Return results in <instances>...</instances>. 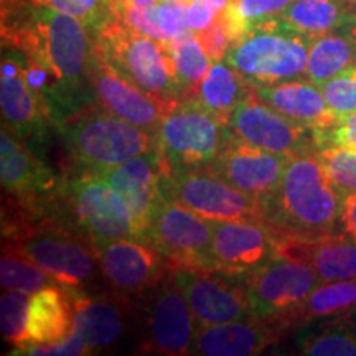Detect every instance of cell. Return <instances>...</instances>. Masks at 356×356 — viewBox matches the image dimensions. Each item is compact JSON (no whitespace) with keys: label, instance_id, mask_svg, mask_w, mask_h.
<instances>
[{"label":"cell","instance_id":"cell-1","mask_svg":"<svg viewBox=\"0 0 356 356\" xmlns=\"http://www.w3.org/2000/svg\"><path fill=\"white\" fill-rule=\"evenodd\" d=\"M2 44L48 66L68 91L88 104L92 33L68 13L32 0H2Z\"/></svg>","mask_w":356,"mask_h":356},{"label":"cell","instance_id":"cell-2","mask_svg":"<svg viewBox=\"0 0 356 356\" xmlns=\"http://www.w3.org/2000/svg\"><path fill=\"white\" fill-rule=\"evenodd\" d=\"M343 198L315 152L296 155L289 159L277 191L262 203L264 221L277 234L337 233Z\"/></svg>","mask_w":356,"mask_h":356},{"label":"cell","instance_id":"cell-3","mask_svg":"<svg viewBox=\"0 0 356 356\" xmlns=\"http://www.w3.org/2000/svg\"><path fill=\"white\" fill-rule=\"evenodd\" d=\"M3 249L24 256L63 287L86 289L101 275L97 248L78 231L70 229L55 218L3 233Z\"/></svg>","mask_w":356,"mask_h":356},{"label":"cell","instance_id":"cell-4","mask_svg":"<svg viewBox=\"0 0 356 356\" xmlns=\"http://www.w3.org/2000/svg\"><path fill=\"white\" fill-rule=\"evenodd\" d=\"M55 208L63 211L56 221L81 233L97 249L119 239H140L124 198L92 172L65 178Z\"/></svg>","mask_w":356,"mask_h":356},{"label":"cell","instance_id":"cell-5","mask_svg":"<svg viewBox=\"0 0 356 356\" xmlns=\"http://www.w3.org/2000/svg\"><path fill=\"white\" fill-rule=\"evenodd\" d=\"M312 40L277 15L252 25L231 44L225 61L251 84H273L305 74Z\"/></svg>","mask_w":356,"mask_h":356},{"label":"cell","instance_id":"cell-6","mask_svg":"<svg viewBox=\"0 0 356 356\" xmlns=\"http://www.w3.org/2000/svg\"><path fill=\"white\" fill-rule=\"evenodd\" d=\"M61 137L81 170L99 172L121 165L157 149V134L134 126L118 115L84 109L61 124Z\"/></svg>","mask_w":356,"mask_h":356},{"label":"cell","instance_id":"cell-7","mask_svg":"<svg viewBox=\"0 0 356 356\" xmlns=\"http://www.w3.org/2000/svg\"><path fill=\"white\" fill-rule=\"evenodd\" d=\"M92 40L106 60L147 95L162 101L184 99L167 43L136 32L119 19Z\"/></svg>","mask_w":356,"mask_h":356},{"label":"cell","instance_id":"cell-8","mask_svg":"<svg viewBox=\"0 0 356 356\" xmlns=\"http://www.w3.org/2000/svg\"><path fill=\"white\" fill-rule=\"evenodd\" d=\"M228 140L226 124L195 99L173 102L157 129V147L167 170L208 167Z\"/></svg>","mask_w":356,"mask_h":356},{"label":"cell","instance_id":"cell-9","mask_svg":"<svg viewBox=\"0 0 356 356\" xmlns=\"http://www.w3.org/2000/svg\"><path fill=\"white\" fill-rule=\"evenodd\" d=\"M318 284L312 267L279 254L269 264L248 275L251 317L273 325L280 332L286 330L296 325L297 314Z\"/></svg>","mask_w":356,"mask_h":356},{"label":"cell","instance_id":"cell-10","mask_svg":"<svg viewBox=\"0 0 356 356\" xmlns=\"http://www.w3.org/2000/svg\"><path fill=\"white\" fill-rule=\"evenodd\" d=\"M162 195L213 222L264 221L262 203L234 188L210 168L167 170Z\"/></svg>","mask_w":356,"mask_h":356},{"label":"cell","instance_id":"cell-11","mask_svg":"<svg viewBox=\"0 0 356 356\" xmlns=\"http://www.w3.org/2000/svg\"><path fill=\"white\" fill-rule=\"evenodd\" d=\"M0 180L3 191L24 213L25 225L50 218L61 181L29 144L3 126L0 131Z\"/></svg>","mask_w":356,"mask_h":356},{"label":"cell","instance_id":"cell-12","mask_svg":"<svg viewBox=\"0 0 356 356\" xmlns=\"http://www.w3.org/2000/svg\"><path fill=\"white\" fill-rule=\"evenodd\" d=\"M140 296L142 348L155 355H191L200 327L172 273Z\"/></svg>","mask_w":356,"mask_h":356},{"label":"cell","instance_id":"cell-13","mask_svg":"<svg viewBox=\"0 0 356 356\" xmlns=\"http://www.w3.org/2000/svg\"><path fill=\"white\" fill-rule=\"evenodd\" d=\"M211 234L213 221L162 195L147 225L144 241L165 257L172 270L208 267Z\"/></svg>","mask_w":356,"mask_h":356},{"label":"cell","instance_id":"cell-14","mask_svg":"<svg viewBox=\"0 0 356 356\" xmlns=\"http://www.w3.org/2000/svg\"><path fill=\"white\" fill-rule=\"evenodd\" d=\"M172 277L184 292L200 328L252 318L248 277L211 267H177Z\"/></svg>","mask_w":356,"mask_h":356},{"label":"cell","instance_id":"cell-15","mask_svg":"<svg viewBox=\"0 0 356 356\" xmlns=\"http://www.w3.org/2000/svg\"><path fill=\"white\" fill-rule=\"evenodd\" d=\"M226 127L234 139L267 152L286 157L317 152V142L312 129L287 119L257 99L252 91L236 106Z\"/></svg>","mask_w":356,"mask_h":356},{"label":"cell","instance_id":"cell-16","mask_svg":"<svg viewBox=\"0 0 356 356\" xmlns=\"http://www.w3.org/2000/svg\"><path fill=\"white\" fill-rule=\"evenodd\" d=\"M88 81L102 109L154 134H157L160 121L175 102L157 99L129 81L106 60L95 40L88 66Z\"/></svg>","mask_w":356,"mask_h":356},{"label":"cell","instance_id":"cell-17","mask_svg":"<svg viewBox=\"0 0 356 356\" xmlns=\"http://www.w3.org/2000/svg\"><path fill=\"white\" fill-rule=\"evenodd\" d=\"M277 256V234L266 222H213L210 259H208V267L211 269L248 277Z\"/></svg>","mask_w":356,"mask_h":356},{"label":"cell","instance_id":"cell-18","mask_svg":"<svg viewBox=\"0 0 356 356\" xmlns=\"http://www.w3.org/2000/svg\"><path fill=\"white\" fill-rule=\"evenodd\" d=\"M97 257L101 279L115 296H140L172 273L168 261L152 244L136 238L101 246Z\"/></svg>","mask_w":356,"mask_h":356},{"label":"cell","instance_id":"cell-19","mask_svg":"<svg viewBox=\"0 0 356 356\" xmlns=\"http://www.w3.org/2000/svg\"><path fill=\"white\" fill-rule=\"evenodd\" d=\"M289 159L249 145L229 134V140L208 168L234 188L264 203L277 191Z\"/></svg>","mask_w":356,"mask_h":356},{"label":"cell","instance_id":"cell-20","mask_svg":"<svg viewBox=\"0 0 356 356\" xmlns=\"http://www.w3.org/2000/svg\"><path fill=\"white\" fill-rule=\"evenodd\" d=\"M92 173L101 177L124 198L137 234L144 241L150 216L162 198V178L167 173V163L159 147L137 155L121 165Z\"/></svg>","mask_w":356,"mask_h":356},{"label":"cell","instance_id":"cell-21","mask_svg":"<svg viewBox=\"0 0 356 356\" xmlns=\"http://www.w3.org/2000/svg\"><path fill=\"white\" fill-rule=\"evenodd\" d=\"M0 108L2 126L30 145V140L42 142L50 122L42 101L29 86L24 76V65L19 50L2 44V74H0Z\"/></svg>","mask_w":356,"mask_h":356},{"label":"cell","instance_id":"cell-22","mask_svg":"<svg viewBox=\"0 0 356 356\" xmlns=\"http://www.w3.org/2000/svg\"><path fill=\"white\" fill-rule=\"evenodd\" d=\"M277 241L279 254L312 267L320 284L356 279V243L343 233L277 234Z\"/></svg>","mask_w":356,"mask_h":356},{"label":"cell","instance_id":"cell-23","mask_svg":"<svg viewBox=\"0 0 356 356\" xmlns=\"http://www.w3.org/2000/svg\"><path fill=\"white\" fill-rule=\"evenodd\" d=\"M74 309L73 330L83 338L89 355L113 350L127 332L126 302L119 297L91 296L84 289H70Z\"/></svg>","mask_w":356,"mask_h":356},{"label":"cell","instance_id":"cell-24","mask_svg":"<svg viewBox=\"0 0 356 356\" xmlns=\"http://www.w3.org/2000/svg\"><path fill=\"white\" fill-rule=\"evenodd\" d=\"M252 95L287 119L312 131L328 129L338 121L325 101L322 88L305 76L273 84H252Z\"/></svg>","mask_w":356,"mask_h":356},{"label":"cell","instance_id":"cell-25","mask_svg":"<svg viewBox=\"0 0 356 356\" xmlns=\"http://www.w3.org/2000/svg\"><path fill=\"white\" fill-rule=\"evenodd\" d=\"M280 335L279 328L256 318H243L198 328L191 355L251 356L259 355Z\"/></svg>","mask_w":356,"mask_h":356},{"label":"cell","instance_id":"cell-26","mask_svg":"<svg viewBox=\"0 0 356 356\" xmlns=\"http://www.w3.org/2000/svg\"><path fill=\"white\" fill-rule=\"evenodd\" d=\"M73 327L74 309L66 287H44L30 296L25 346L58 343L73 332Z\"/></svg>","mask_w":356,"mask_h":356},{"label":"cell","instance_id":"cell-27","mask_svg":"<svg viewBox=\"0 0 356 356\" xmlns=\"http://www.w3.org/2000/svg\"><path fill=\"white\" fill-rule=\"evenodd\" d=\"M355 15L351 0H293L277 17L292 30L315 40L350 26Z\"/></svg>","mask_w":356,"mask_h":356},{"label":"cell","instance_id":"cell-28","mask_svg":"<svg viewBox=\"0 0 356 356\" xmlns=\"http://www.w3.org/2000/svg\"><path fill=\"white\" fill-rule=\"evenodd\" d=\"M190 0H159L145 7L118 6L119 20L136 32L170 43L190 32L186 8Z\"/></svg>","mask_w":356,"mask_h":356},{"label":"cell","instance_id":"cell-29","mask_svg":"<svg viewBox=\"0 0 356 356\" xmlns=\"http://www.w3.org/2000/svg\"><path fill=\"white\" fill-rule=\"evenodd\" d=\"M251 91V83L246 81L225 60H220L213 61L207 76L202 79L188 99L198 101L203 108L226 124L236 106L246 99Z\"/></svg>","mask_w":356,"mask_h":356},{"label":"cell","instance_id":"cell-30","mask_svg":"<svg viewBox=\"0 0 356 356\" xmlns=\"http://www.w3.org/2000/svg\"><path fill=\"white\" fill-rule=\"evenodd\" d=\"M353 65H356V40L350 25L312 40L304 76L322 88Z\"/></svg>","mask_w":356,"mask_h":356},{"label":"cell","instance_id":"cell-31","mask_svg":"<svg viewBox=\"0 0 356 356\" xmlns=\"http://www.w3.org/2000/svg\"><path fill=\"white\" fill-rule=\"evenodd\" d=\"M356 310V279L318 284L297 314V323L345 315Z\"/></svg>","mask_w":356,"mask_h":356},{"label":"cell","instance_id":"cell-32","mask_svg":"<svg viewBox=\"0 0 356 356\" xmlns=\"http://www.w3.org/2000/svg\"><path fill=\"white\" fill-rule=\"evenodd\" d=\"M167 47L170 51L173 66H175L178 83L184 89V99H188L210 71L213 60L204 51L202 42L193 32L181 35L180 38L167 43Z\"/></svg>","mask_w":356,"mask_h":356},{"label":"cell","instance_id":"cell-33","mask_svg":"<svg viewBox=\"0 0 356 356\" xmlns=\"http://www.w3.org/2000/svg\"><path fill=\"white\" fill-rule=\"evenodd\" d=\"M0 280H2L3 289H12V291L29 293V296L44 287L61 286L53 275L44 273L42 267L7 249H3L2 259H0Z\"/></svg>","mask_w":356,"mask_h":356},{"label":"cell","instance_id":"cell-34","mask_svg":"<svg viewBox=\"0 0 356 356\" xmlns=\"http://www.w3.org/2000/svg\"><path fill=\"white\" fill-rule=\"evenodd\" d=\"M292 2L293 0H231L221 15L234 43L257 22L279 15Z\"/></svg>","mask_w":356,"mask_h":356},{"label":"cell","instance_id":"cell-35","mask_svg":"<svg viewBox=\"0 0 356 356\" xmlns=\"http://www.w3.org/2000/svg\"><path fill=\"white\" fill-rule=\"evenodd\" d=\"M32 2L76 17L92 35L119 19L115 0H32Z\"/></svg>","mask_w":356,"mask_h":356},{"label":"cell","instance_id":"cell-36","mask_svg":"<svg viewBox=\"0 0 356 356\" xmlns=\"http://www.w3.org/2000/svg\"><path fill=\"white\" fill-rule=\"evenodd\" d=\"M299 348L307 356H356V332L346 325H328L302 337Z\"/></svg>","mask_w":356,"mask_h":356},{"label":"cell","instance_id":"cell-37","mask_svg":"<svg viewBox=\"0 0 356 356\" xmlns=\"http://www.w3.org/2000/svg\"><path fill=\"white\" fill-rule=\"evenodd\" d=\"M29 293L6 289L0 299V327L2 337L13 348L25 346V325L29 314Z\"/></svg>","mask_w":356,"mask_h":356},{"label":"cell","instance_id":"cell-38","mask_svg":"<svg viewBox=\"0 0 356 356\" xmlns=\"http://www.w3.org/2000/svg\"><path fill=\"white\" fill-rule=\"evenodd\" d=\"M315 155L332 184L341 193H356V150L328 145L317 149Z\"/></svg>","mask_w":356,"mask_h":356},{"label":"cell","instance_id":"cell-39","mask_svg":"<svg viewBox=\"0 0 356 356\" xmlns=\"http://www.w3.org/2000/svg\"><path fill=\"white\" fill-rule=\"evenodd\" d=\"M322 92L328 108L338 119L356 113V65L325 83Z\"/></svg>","mask_w":356,"mask_h":356},{"label":"cell","instance_id":"cell-40","mask_svg":"<svg viewBox=\"0 0 356 356\" xmlns=\"http://www.w3.org/2000/svg\"><path fill=\"white\" fill-rule=\"evenodd\" d=\"M314 136L317 149L333 145L356 150V113L343 115L332 127L314 131Z\"/></svg>","mask_w":356,"mask_h":356},{"label":"cell","instance_id":"cell-41","mask_svg":"<svg viewBox=\"0 0 356 356\" xmlns=\"http://www.w3.org/2000/svg\"><path fill=\"white\" fill-rule=\"evenodd\" d=\"M231 0H190L186 8L190 32L200 33L225 12Z\"/></svg>","mask_w":356,"mask_h":356},{"label":"cell","instance_id":"cell-42","mask_svg":"<svg viewBox=\"0 0 356 356\" xmlns=\"http://www.w3.org/2000/svg\"><path fill=\"white\" fill-rule=\"evenodd\" d=\"M200 42H202L204 51L208 53V56L211 58L213 61L225 60L226 53L233 44V40L229 37L228 26L225 24V19L222 15L218 17V19L213 22V24L204 29L203 32L197 33Z\"/></svg>","mask_w":356,"mask_h":356},{"label":"cell","instance_id":"cell-43","mask_svg":"<svg viewBox=\"0 0 356 356\" xmlns=\"http://www.w3.org/2000/svg\"><path fill=\"white\" fill-rule=\"evenodd\" d=\"M341 233L356 243V193H348L343 198V210L340 218Z\"/></svg>","mask_w":356,"mask_h":356},{"label":"cell","instance_id":"cell-44","mask_svg":"<svg viewBox=\"0 0 356 356\" xmlns=\"http://www.w3.org/2000/svg\"><path fill=\"white\" fill-rule=\"evenodd\" d=\"M159 0H115V6H134V7H145L157 3Z\"/></svg>","mask_w":356,"mask_h":356},{"label":"cell","instance_id":"cell-45","mask_svg":"<svg viewBox=\"0 0 356 356\" xmlns=\"http://www.w3.org/2000/svg\"><path fill=\"white\" fill-rule=\"evenodd\" d=\"M351 32H353V35H355V40H356V15H355L353 22H351Z\"/></svg>","mask_w":356,"mask_h":356},{"label":"cell","instance_id":"cell-46","mask_svg":"<svg viewBox=\"0 0 356 356\" xmlns=\"http://www.w3.org/2000/svg\"><path fill=\"white\" fill-rule=\"evenodd\" d=\"M351 2H353V3H355V6H356V0H351Z\"/></svg>","mask_w":356,"mask_h":356}]
</instances>
